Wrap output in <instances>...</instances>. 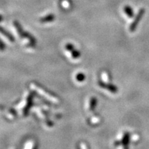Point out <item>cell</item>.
I'll return each instance as SVG.
<instances>
[{
    "instance_id": "9c48e42d",
    "label": "cell",
    "mask_w": 149,
    "mask_h": 149,
    "mask_svg": "<svg viewBox=\"0 0 149 149\" xmlns=\"http://www.w3.org/2000/svg\"><path fill=\"white\" fill-rule=\"evenodd\" d=\"M0 33H1V34H2L3 36L6 37V38L8 39V40L10 41V42H13L14 41H15L14 37H13L12 35L10 34V33H9L8 32H7V31H6V30L3 29V28L1 27V26H0Z\"/></svg>"
},
{
    "instance_id": "ba28073f",
    "label": "cell",
    "mask_w": 149,
    "mask_h": 149,
    "mask_svg": "<svg viewBox=\"0 0 149 149\" xmlns=\"http://www.w3.org/2000/svg\"><path fill=\"white\" fill-rule=\"evenodd\" d=\"M144 10H141L140 11H139V14L137 15V17H136L135 20V21H134L133 23L132 24V25L130 26V31H133L135 29L136 26H137V23H138L139 21V19H141V15L143 14V13H144Z\"/></svg>"
},
{
    "instance_id": "30bf717a",
    "label": "cell",
    "mask_w": 149,
    "mask_h": 149,
    "mask_svg": "<svg viewBox=\"0 0 149 149\" xmlns=\"http://www.w3.org/2000/svg\"><path fill=\"white\" fill-rule=\"evenodd\" d=\"M111 75L109 73L108 71H104L102 74V81L106 83H110L111 82Z\"/></svg>"
},
{
    "instance_id": "6da1fadb",
    "label": "cell",
    "mask_w": 149,
    "mask_h": 149,
    "mask_svg": "<svg viewBox=\"0 0 149 149\" xmlns=\"http://www.w3.org/2000/svg\"><path fill=\"white\" fill-rule=\"evenodd\" d=\"M31 88H32L33 90H34L35 92L38 93L39 94L41 95L44 97H45L46 100H49V101L53 102V103H59V99L57 98V96L53 95V93L48 92V91L45 90V89H44V88H42L40 86L36 84L35 83H32L31 84Z\"/></svg>"
},
{
    "instance_id": "8992f818",
    "label": "cell",
    "mask_w": 149,
    "mask_h": 149,
    "mask_svg": "<svg viewBox=\"0 0 149 149\" xmlns=\"http://www.w3.org/2000/svg\"><path fill=\"white\" fill-rule=\"evenodd\" d=\"M129 142V134L126 133H124L122 136V138L120 141H116L115 143V146H118V145H122L124 147V149H128V145Z\"/></svg>"
},
{
    "instance_id": "4fadbf2b",
    "label": "cell",
    "mask_w": 149,
    "mask_h": 149,
    "mask_svg": "<svg viewBox=\"0 0 149 149\" xmlns=\"http://www.w3.org/2000/svg\"><path fill=\"white\" fill-rule=\"evenodd\" d=\"M84 79L85 76L84 74L82 73H78L77 74V75H76V79H77V81H82L84 80Z\"/></svg>"
},
{
    "instance_id": "3957f363",
    "label": "cell",
    "mask_w": 149,
    "mask_h": 149,
    "mask_svg": "<svg viewBox=\"0 0 149 149\" xmlns=\"http://www.w3.org/2000/svg\"><path fill=\"white\" fill-rule=\"evenodd\" d=\"M33 93H27L26 97L24 99V100L21 102V104L19 106V110L21 112V113L25 116L29 112V110L31 108L33 103Z\"/></svg>"
},
{
    "instance_id": "7c38bea8",
    "label": "cell",
    "mask_w": 149,
    "mask_h": 149,
    "mask_svg": "<svg viewBox=\"0 0 149 149\" xmlns=\"http://www.w3.org/2000/svg\"><path fill=\"white\" fill-rule=\"evenodd\" d=\"M53 19H54L53 15H48L46 16V17L42 18V19H41V22H43V23H44V22H51L52 20H53Z\"/></svg>"
},
{
    "instance_id": "5bb4252c",
    "label": "cell",
    "mask_w": 149,
    "mask_h": 149,
    "mask_svg": "<svg viewBox=\"0 0 149 149\" xmlns=\"http://www.w3.org/2000/svg\"><path fill=\"white\" fill-rule=\"evenodd\" d=\"M125 12H126V13L130 17H131V16L133 15V12H132L131 9H130V7H126V8H125Z\"/></svg>"
},
{
    "instance_id": "9a60e30c",
    "label": "cell",
    "mask_w": 149,
    "mask_h": 149,
    "mask_svg": "<svg viewBox=\"0 0 149 149\" xmlns=\"http://www.w3.org/2000/svg\"><path fill=\"white\" fill-rule=\"evenodd\" d=\"M5 48H6V46L4 45V44H3V42L1 40H0V51H4Z\"/></svg>"
},
{
    "instance_id": "5b68a950",
    "label": "cell",
    "mask_w": 149,
    "mask_h": 149,
    "mask_svg": "<svg viewBox=\"0 0 149 149\" xmlns=\"http://www.w3.org/2000/svg\"><path fill=\"white\" fill-rule=\"evenodd\" d=\"M98 84L99 86L103 88L104 89H106V90L110 91V92L113 93H115L117 92V87H115L114 85H112L111 83H106L102 81H98Z\"/></svg>"
},
{
    "instance_id": "52a82bcc",
    "label": "cell",
    "mask_w": 149,
    "mask_h": 149,
    "mask_svg": "<svg viewBox=\"0 0 149 149\" xmlns=\"http://www.w3.org/2000/svg\"><path fill=\"white\" fill-rule=\"evenodd\" d=\"M97 105V99L95 97H91L87 103V110L88 111H93Z\"/></svg>"
},
{
    "instance_id": "8fae6325",
    "label": "cell",
    "mask_w": 149,
    "mask_h": 149,
    "mask_svg": "<svg viewBox=\"0 0 149 149\" xmlns=\"http://www.w3.org/2000/svg\"><path fill=\"white\" fill-rule=\"evenodd\" d=\"M37 144L35 141H31V142L28 143L26 146L25 147V149H36Z\"/></svg>"
},
{
    "instance_id": "2e32d148",
    "label": "cell",
    "mask_w": 149,
    "mask_h": 149,
    "mask_svg": "<svg viewBox=\"0 0 149 149\" xmlns=\"http://www.w3.org/2000/svg\"><path fill=\"white\" fill-rule=\"evenodd\" d=\"M1 19H2V16H1V15H0V22L1 21Z\"/></svg>"
},
{
    "instance_id": "7a4b0ae2",
    "label": "cell",
    "mask_w": 149,
    "mask_h": 149,
    "mask_svg": "<svg viewBox=\"0 0 149 149\" xmlns=\"http://www.w3.org/2000/svg\"><path fill=\"white\" fill-rule=\"evenodd\" d=\"M15 28L17 33L19 36L22 37V40H23V43L25 45H26L28 47H33L35 45V40L34 38L27 34L26 33H23V31H22L21 26H19L17 22H15L14 23Z\"/></svg>"
},
{
    "instance_id": "277c9868",
    "label": "cell",
    "mask_w": 149,
    "mask_h": 149,
    "mask_svg": "<svg viewBox=\"0 0 149 149\" xmlns=\"http://www.w3.org/2000/svg\"><path fill=\"white\" fill-rule=\"evenodd\" d=\"M65 50L69 53V55L72 59H77L80 57V53L75 49L73 46L70 44H67L65 46Z\"/></svg>"
}]
</instances>
